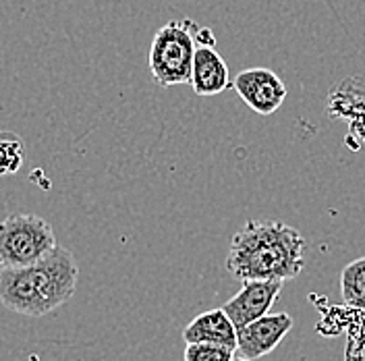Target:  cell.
I'll return each instance as SVG.
<instances>
[{"label": "cell", "mask_w": 365, "mask_h": 361, "mask_svg": "<svg viewBox=\"0 0 365 361\" xmlns=\"http://www.w3.org/2000/svg\"><path fill=\"white\" fill-rule=\"evenodd\" d=\"M185 342H212L237 351V328L222 307L195 316L182 330Z\"/></svg>", "instance_id": "obj_9"}, {"label": "cell", "mask_w": 365, "mask_h": 361, "mask_svg": "<svg viewBox=\"0 0 365 361\" xmlns=\"http://www.w3.org/2000/svg\"><path fill=\"white\" fill-rule=\"evenodd\" d=\"M293 317L284 312L266 314L237 332V355L245 360H259L270 355L282 339L293 330Z\"/></svg>", "instance_id": "obj_7"}, {"label": "cell", "mask_w": 365, "mask_h": 361, "mask_svg": "<svg viewBox=\"0 0 365 361\" xmlns=\"http://www.w3.org/2000/svg\"><path fill=\"white\" fill-rule=\"evenodd\" d=\"M25 162V143L11 131H0V177H11L21 171Z\"/></svg>", "instance_id": "obj_11"}, {"label": "cell", "mask_w": 365, "mask_h": 361, "mask_svg": "<svg viewBox=\"0 0 365 361\" xmlns=\"http://www.w3.org/2000/svg\"><path fill=\"white\" fill-rule=\"evenodd\" d=\"M56 245L54 228L38 214L13 212L0 220V268L34 264Z\"/></svg>", "instance_id": "obj_4"}, {"label": "cell", "mask_w": 365, "mask_h": 361, "mask_svg": "<svg viewBox=\"0 0 365 361\" xmlns=\"http://www.w3.org/2000/svg\"><path fill=\"white\" fill-rule=\"evenodd\" d=\"M200 27L191 19L168 21L154 34L150 46V71L160 88L185 86L191 81L193 56Z\"/></svg>", "instance_id": "obj_3"}, {"label": "cell", "mask_w": 365, "mask_h": 361, "mask_svg": "<svg viewBox=\"0 0 365 361\" xmlns=\"http://www.w3.org/2000/svg\"><path fill=\"white\" fill-rule=\"evenodd\" d=\"M232 361H251V360H245V357H235Z\"/></svg>", "instance_id": "obj_13"}, {"label": "cell", "mask_w": 365, "mask_h": 361, "mask_svg": "<svg viewBox=\"0 0 365 361\" xmlns=\"http://www.w3.org/2000/svg\"><path fill=\"white\" fill-rule=\"evenodd\" d=\"M237 355L235 349L212 342H187L182 360L185 361H232Z\"/></svg>", "instance_id": "obj_12"}, {"label": "cell", "mask_w": 365, "mask_h": 361, "mask_svg": "<svg viewBox=\"0 0 365 361\" xmlns=\"http://www.w3.org/2000/svg\"><path fill=\"white\" fill-rule=\"evenodd\" d=\"M232 90L237 91V96L253 113L262 116H270L276 111H280L289 93L282 77L274 73L272 68L266 67H251L241 71L232 81Z\"/></svg>", "instance_id": "obj_5"}, {"label": "cell", "mask_w": 365, "mask_h": 361, "mask_svg": "<svg viewBox=\"0 0 365 361\" xmlns=\"http://www.w3.org/2000/svg\"><path fill=\"white\" fill-rule=\"evenodd\" d=\"M341 295L344 305L365 314V255L349 262L342 268Z\"/></svg>", "instance_id": "obj_10"}, {"label": "cell", "mask_w": 365, "mask_h": 361, "mask_svg": "<svg viewBox=\"0 0 365 361\" xmlns=\"http://www.w3.org/2000/svg\"><path fill=\"white\" fill-rule=\"evenodd\" d=\"M189 86L197 96H218L230 86L227 61L214 44H197Z\"/></svg>", "instance_id": "obj_8"}, {"label": "cell", "mask_w": 365, "mask_h": 361, "mask_svg": "<svg viewBox=\"0 0 365 361\" xmlns=\"http://www.w3.org/2000/svg\"><path fill=\"white\" fill-rule=\"evenodd\" d=\"M307 241L295 226L280 220H247L227 253V270L239 283L293 280L305 268Z\"/></svg>", "instance_id": "obj_1"}, {"label": "cell", "mask_w": 365, "mask_h": 361, "mask_svg": "<svg viewBox=\"0 0 365 361\" xmlns=\"http://www.w3.org/2000/svg\"><path fill=\"white\" fill-rule=\"evenodd\" d=\"M280 280H245L235 297H230L222 310L227 312L230 322L235 324L237 332L247 324L270 314L272 305L282 293Z\"/></svg>", "instance_id": "obj_6"}, {"label": "cell", "mask_w": 365, "mask_h": 361, "mask_svg": "<svg viewBox=\"0 0 365 361\" xmlns=\"http://www.w3.org/2000/svg\"><path fill=\"white\" fill-rule=\"evenodd\" d=\"M79 266L75 255L56 245L46 258L17 268H0V303L27 317L48 316L77 291Z\"/></svg>", "instance_id": "obj_2"}]
</instances>
